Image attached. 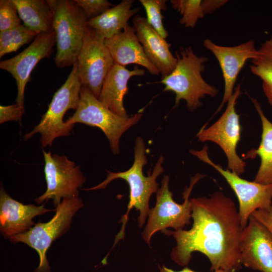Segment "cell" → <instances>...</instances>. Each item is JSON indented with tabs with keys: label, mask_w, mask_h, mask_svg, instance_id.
Here are the masks:
<instances>
[{
	"label": "cell",
	"mask_w": 272,
	"mask_h": 272,
	"mask_svg": "<svg viewBox=\"0 0 272 272\" xmlns=\"http://www.w3.org/2000/svg\"><path fill=\"white\" fill-rule=\"evenodd\" d=\"M192 227L188 230H166L176 245L171 252L172 260L186 266L192 253L200 252L211 262V270L236 272L240 262V240L243 228L239 212L231 198L221 191L210 197L190 199Z\"/></svg>",
	"instance_id": "cell-1"
},
{
	"label": "cell",
	"mask_w": 272,
	"mask_h": 272,
	"mask_svg": "<svg viewBox=\"0 0 272 272\" xmlns=\"http://www.w3.org/2000/svg\"><path fill=\"white\" fill-rule=\"evenodd\" d=\"M175 55L177 61L174 70L162 79L160 83L165 86L164 91L175 93L174 107L183 100L188 109L193 111L202 106V98L206 95L215 97L219 91L202 76L207 57L198 56L190 46L180 47L179 50L175 51Z\"/></svg>",
	"instance_id": "cell-2"
},
{
	"label": "cell",
	"mask_w": 272,
	"mask_h": 272,
	"mask_svg": "<svg viewBox=\"0 0 272 272\" xmlns=\"http://www.w3.org/2000/svg\"><path fill=\"white\" fill-rule=\"evenodd\" d=\"M134 153V162L129 169L119 172L107 171V177L103 182L92 188L83 189L92 190L104 189L114 179L119 178L125 180L129 187V200L125 216L127 217L130 209L135 208L140 212L138 221L139 227H142L145 223L150 211V198L152 194L157 193L159 189V184L156 180L164 171L162 166L164 158L160 156L154 167L152 173L150 176H145L143 172V168L148 163L146 148L144 140L140 137L136 138Z\"/></svg>",
	"instance_id": "cell-3"
},
{
	"label": "cell",
	"mask_w": 272,
	"mask_h": 272,
	"mask_svg": "<svg viewBox=\"0 0 272 272\" xmlns=\"http://www.w3.org/2000/svg\"><path fill=\"white\" fill-rule=\"evenodd\" d=\"M53 13L57 52L54 62L62 68L73 65L81 48L88 18L75 0H48Z\"/></svg>",
	"instance_id": "cell-4"
},
{
	"label": "cell",
	"mask_w": 272,
	"mask_h": 272,
	"mask_svg": "<svg viewBox=\"0 0 272 272\" xmlns=\"http://www.w3.org/2000/svg\"><path fill=\"white\" fill-rule=\"evenodd\" d=\"M83 206L79 196L65 197L55 208V214L48 222H39L28 231L10 238L14 243H23L36 251L39 262L34 272H51L47 250L53 241L70 229L74 216Z\"/></svg>",
	"instance_id": "cell-5"
},
{
	"label": "cell",
	"mask_w": 272,
	"mask_h": 272,
	"mask_svg": "<svg viewBox=\"0 0 272 272\" xmlns=\"http://www.w3.org/2000/svg\"><path fill=\"white\" fill-rule=\"evenodd\" d=\"M82 84L77 73L76 61L65 83L54 93L46 112L40 122L32 130L26 133L23 139L27 140L34 134L41 135L40 143L43 148L51 146L54 140L69 136L75 125L63 121V116L70 109L76 110L80 99Z\"/></svg>",
	"instance_id": "cell-6"
},
{
	"label": "cell",
	"mask_w": 272,
	"mask_h": 272,
	"mask_svg": "<svg viewBox=\"0 0 272 272\" xmlns=\"http://www.w3.org/2000/svg\"><path fill=\"white\" fill-rule=\"evenodd\" d=\"M142 116L140 112L127 116L118 115L102 104L90 89L82 86L79 106L65 122L69 125L83 123L100 128L109 142L112 153L115 155L119 153L122 135Z\"/></svg>",
	"instance_id": "cell-7"
},
{
	"label": "cell",
	"mask_w": 272,
	"mask_h": 272,
	"mask_svg": "<svg viewBox=\"0 0 272 272\" xmlns=\"http://www.w3.org/2000/svg\"><path fill=\"white\" fill-rule=\"evenodd\" d=\"M203 176L197 174L192 178L189 186L183 193L184 200L182 204L176 203L173 199V193L169 189V176L163 177L161 186L156 193V205L150 209L148 222L142 233L143 239L149 245L152 237L157 232H164L168 228L175 231L183 229L190 223L192 209L189 195L194 184Z\"/></svg>",
	"instance_id": "cell-8"
},
{
	"label": "cell",
	"mask_w": 272,
	"mask_h": 272,
	"mask_svg": "<svg viewBox=\"0 0 272 272\" xmlns=\"http://www.w3.org/2000/svg\"><path fill=\"white\" fill-rule=\"evenodd\" d=\"M105 38L87 25L76 63L82 86L98 98L102 84L114 61L106 46Z\"/></svg>",
	"instance_id": "cell-9"
},
{
	"label": "cell",
	"mask_w": 272,
	"mask_h": 272,
	"mask_svg": "<svg viewBox=\"0 0 272 272\" xmlns=\"http://www.w3.org/2000/svg\"><path fill=\"white\" fill-rule=\"evenodd\" d=\"M241 94L239 84L228 100L226 109L221 116L209 127L203 126L196 134L199 141H211L218 145L227 156L228 169L239 176L245 172L246 166L245 162L236 152L241 127L235 105Z\"/></svg>",
	"instance_id": "cell-10"
},
{
	"label": "cell",
	"mask_w": 272,
	"mask_h": 272,
	"mask_svg": "<svg viewBox=\"0 0 272 272\" xmlns=\"http://www.w3.org/2000/svg\"><path fill=\"white\" fill-rule=\"evenodd\" d=\"M42 151L47 188L45 192L34 200L41 204L52 199L55 208L60 204L61 198L79 196V188L83 186L86 178L80 165L66 156L52 155L50 151Z\"/></svg>",
	"instance_id": "cell-11"
},
{
	"label": "cell",
	"mask_w": 272,
	"mask_h": 272,
	"mask_svg": "<svg viewBox=\"0 0 272 272\" xmlns=\"http://www.w3.org/2000/svg\"><path fill=\"white\" fill-rule=\"evenodd\" d=\"M190 153L217 170L233 189L239 201L238 212L243 229L246 226L250 217L254 211L267 209L272 206V184H263L254 181H249L241 178L228 169H224L209 158L206 145L201 150H191Z\"/></svg>",
	"instance_id": "cell-12"
},
{
	"label": "cell",
	"mask_w": 272,
	"mask_h": 272,
	"mask_svg": "<svg viewBox=\"0 0 272 272\" xmlns=\"http://www.w3.org/2000/svg\"><path fill=\"white\" fill-rule=\"evenodd\" d=\"M56 44L54 31L38 34L31 44L17 55L0 62V68L10 73L16 81V104L24 107V91L32 71L42 59L52 52Z\"/></svg>",
	"instance_id": "cell-13"
},
{
	"label": "cell",
	"mask_w": 272,
	"mask_h": 272,
	"mask_svg": "<svg viewBox=\"0 0 272 272\" xmlns=\"http://www.w3.org/2000/svg\"><path fill=\"white\" fill-rule=\"evenodd\" d=\"M203 44L218 60L224 81L223 99L215 114L220 111L232 96L239 73L248 59L252 60L257 56L258 49L255 48L253 40L234 46H224L207 39L204 40Z\"/></svg>",
	"instance_id": "cell-14"
},
{
	"label": "cell",
	"mask_w": 272,
	"mask_h": 272,
	"mask_svg": "<svg viewBox=\"0 0 272 272\" xmlns=\"http://www.w3.org/2000/svg\"><path fill=\"white\" fill-rule=\"evenodd\" d=\"M240 262L254 270L272 272V235L252 215L241 234Z\"/></svg>",
	"instance_id": "cell-15"
},
{
	"label": "cell",
	"mask_w": 272,
	"mask_h": 272,
	"mask_svg": "<svg viewBox=\"0 0 272 272\" xmlns=\"http://www.w3.org/2000/svg\"><path fill=\"white\" fill-rule=\"evenodd\" d=\"M42 205H24L12 198L4 189H0V231L3 236L10 238L24 233L34 225L33 219L37 216L55 211Z\"/></svg>",
	"instance_id": "cell-16"
},
{
	"label": "cell",
	"mask_w": 272,
	"mask_h": 272,
	"mask_svg": "<svg viewBox=\"0 0 272 272\" xmlns=\"http://www.w3.org/2000/svg\"><path fill=\"white\" fill-rule=\"evenodd\" d=\"M132 22L146 56L157 69L162 79L169 75L177 61L170 50L171 44L149 24L146 18L136 15L133 17Z\"/></svg>",
	"instance_id": "cell-17"
},
{
	"label": "cell",
	"mask_w": 272,
	"mask_h": 272,
	"mask_svg": "<svg viewBox=\"0 0 272 272\" xmlns=\"http://www.w3.org/2000/svg\"><path fill=\"white\" fill-rule=\"evenodd\" d=\"M105 43L115 63L123 66L135 64L144 66L153 75H160L146 56L133 26L128 25L121 32L105 39Z\"/></svg>",
	"instance_id": "cell-18"
},
{
	"label": "cell",
	"mask_w": 272,
	"mask_h": 272,
	"mask_svg": "<svg viewBox=\"0 0 272 272\" xmlns=\"http://www.w3.org/2000/svg\"><path fill=\"white\" fill-rule=\"evenodd\" d=\"M145 74V70L137 65L129 70L114 63L104 80L98 99L115 114L128 116L123 104L124 96L128 91V81L133 76H143Z\"/></svg>",
	"instance_id": "cell-19"
},
{
	"label": "cell",
	"mask_w": 272,
	"mask_h": 272,
	"mask_svg": "<svg viewBox=\"0 0 272 272\" xmlns=\"http://www.w3.org/2000/svg\"><path fill=\"white\" fill-rule=\"evenodd\" d=\"M134 1L123 0L100 15L89 19L87 25L100 33L105 39L110 38L122 31L129 24L128 20L140 11L132 9Z\"/></svg>",
	"instance_id": "cell-20"
},
{
	"label": "cell",
	"mask_w": 272,
	"mask_h": 272,
	"mask_svg": "<svg viewBox=\"0 0 272 272\" xmlns=\"http://www.w3.org/2000/svg\"><path fill=\"white\" fill-rule=\"evenodd\" d=\"M258 113L262 124L261 140L258 148L248 151L244 158H260V164L254 181L263 184H272V123L265 116L257 100L250 97Z\"/></svg>",
	"instance_id": "cell-21"
},
{
	"label": "cell",
	"mask_w": 272,
	"mask_h": 272,
	"mask_svg": "<svg viewBox=\"0 0 272 272\" xmlns=\"http://www.w3.org/2000/svg\"><path fill=\"white\" fill-rule=\"evenodd\" d=\"M24 25L38 34L53 31V13L47 1L13 0Z\"/></svg>",
	"instance_id": "cell-22"
},
{
	"label": "cell",
	"mask_w": 272,
	"mask_h": 272,
	"mask_svg": "<svg viewBox=\"0 0 272 272\" xmlns=\"http://www.w3.org/2000/svg\"><path fill=\"white\" fill-rule=\"evenodd\" d=\"M250 69L261 81L263 93L272 106V36L260 45Z\"/></svg>",
	"instance_id": "cell-23"
},
{
	"label": "cell",
	"mask_w": 272,
	"mask_h": 272,
	"mask_svg": "<svg viewBox=\"0 0 272 272\" xmlns=\"http://www.w3.org/2000/svg\"><path fill=\"white\" fill-rule=\"evenodd\" d=\"M38 35L24 25L0 32V58L16 51Z\"/></svg>",
	"instance_id": "cell-24"
},
{
	"label": "cell",
	"mask_w": 272,
	"mask_h": 272,
	"mask_svg": "<svg viewBox=\"0 0 272 272\" xmlns=\"http://www.w3.org/2000/svg\"><path fill=\"white\" fill-rule=\"evenodd\" d=\"M201 0H171L172 7L179 12L182 17L179 21L186 28H193L199 19L204 17Z\"/></svg>",
	"instance_id": "cell-25"
},
{
	"label": "cell",
	"mask_w": 272,
	"mask_h": 272,
	"mask_svg": "<svg viewBox=\"0 0 272 272\" xmlns=\"http://www.w3.org/2000/svg\"><path fill=\"white\" fill-rule=\"evenodd\" d=\"M139 2L145 8L147 14V20L149 24L163 38L166 39L169 34L163 24L164 17L162 11L167 9L166 0H140Z\"/></svg>",
	"instance_id": "cell-26"
},
{
	"label": "cell",
	"mask_w": 272,
	"mask_h": 272,
	"mask_svg": "<svg viewBox=\"0 0 272 272\" xmlns=\"http://www.w3.org/2000/svg\"><path fill=\"white\" fill-rule=\"evenodd\" d=\"M21 20L13 0L0 1V32L21 25Z\"/></svg>",
	"instance_id": "cell-27"
},
{
	"label": "cell",
	"mask_w": 272,
	"mask_h": 272,
	"mask_svg": "<svg viewBox=\"0 0 272 272\" xmlns=\"http://www.w3.org/2000/svg\"><path fill=\"white\" fill-rule=\"evenodd\" d=\"M88 19L95 18L114 6L107 0H75Z\"/></svg>",
	"instance_id": "cell-28"
},
{
	"label": "cell",
	"mask_w": 272,
	"mask_h": 272,
	"mask_svg": "<svg viewBox=\"0 0 272 272\" xmlns=\"http://www.w3.org/2000/svg\"><path fill=\"white\" fill-rule=\"evenodd\" d=\"M24 112V107L16 103L8 106L1 105L0 123L8 121H20Z\"/></svg>",
	"instance_id": "cell-29"
},
{
	"label": "cell",
	"mask_w": 272,
	"mask_h": 272,
	"mask_svg": "<svg viewBox=\"0 0 272 272\" xmlns=\"http://www.w3.org/2000/svg\"><path fill=\"white\" fill-rule=\"evenodd\" d=\"M251 215L262 224L272 235V206L267 209L257 210Z\"/></svg>",
	"instance_id": "cell-30"
},
{
	"label": "cell",
	"mask_w": 272,
	"mask_h": 272,
	"mask_svg": "<svg viewBox=\"0 0 272 272\" xmlns=\"http://www.w3.org/2000/svg\"><path fill=\"white\" fill-rule=\"evenodd\" d=\"M227 0H203L201 1V6L205 15L214 12L225 5Z\"/></svg>",
	"instance_id": "cell-31"
},
{
	"label": "cell",
	"mask_w": 272,
	"mask_h": 272,
	"mask_svg": "<svg viewBox=\"0 0 272 272\" xmlns=\"http://www.w3.org/2000/svg\"><path fill=\"white\" fill-rule=\"evenodd\" d=\"M160 272H196L195 271L189 268H188L187 266L184 267L182 270L180 271H174L170 268H169L167 267H166L164 265H163L162 266H159ZM213 272H233V271H230L227 270H225L223 269H218L213 271Z\"/></svg>",
	"instance_id": "cell-32"
}]
</instances>
